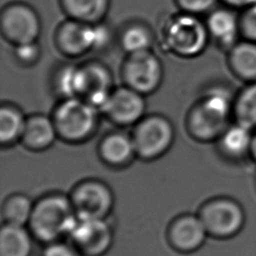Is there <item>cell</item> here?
I'll return each mask as SVG.
<instances>
[{"label":"cell","instance_id":"603a6c76","mask_svg":"<svg viewBox=\"0 0 256 256\" xmlns=\"http://www.w3.org/2000/svg\"><path fill=\"white\" fill-rule=\"evenodd\" d=\"M85 78V100L101 94L108 93L111 86V76L109 72L101 65L91 63L83 67Z\"/></svg>","mask_w":256,"mask_h":256},{"label":"cell","instance_id":"f1b7e54d","mask_svg":"<svg viewBox=\"0 0 256 256\" xmlns=\"http://www.w3.org/2000/svg\"><path fill=\"white\" fill-rule=\"evenodd\" d=\"M244 34L251 40H256V4L248 7L242 20Z\"/></svg>","mask_w":256,"mask_h":256},{"label":"cell","instance_id":"9c48e42d","mask_svg":"<svg viewBox=\"0 0 256 256\" xmlns=\"http://www.w3.org/2000/svg\"><path fill=\"white\" fill-rule=\"evenodd\" d=\"M1 29L4 36L15 45L35 42L40 33V21L30 6L14 3L2 11Z\"/></svg>","mask_w":256,"mask_h":256},{"label":"cell","instance_id":"ba28073f","mask_svg":"<svg viewBox=\"0 0 256 256\" xmlns=\"http://www.w3.org/2000/svg\"><path fill=\"white\" fill-rule=\"evenodd\" d=\"M162 73L160 61L149 50L129 54L123 66V78L127 86L142 95L157 89Z\"/></svg>","mask_w":256,"mask_h":256},{"label":"cell","instance_id":"4316f807","mask_svg":"<svg viewBox=\"0 0 256 256\" xmlns=\"http://www.w3.org/2000/svg\"><path fill=\"white\" fill-rule=\"evenodd\" d=\"M178 5L186 12L197 14L206 12L212 8L216 0H176Z\"/></svg>","mask_w":256,"mask_h":256},{"label":"cell","instance_id":"4fadbf2b","mask_svg":"<svg viewBox=\"0 0 256 256\" xmlns=\"http://www.w3.org/2000/svg\"><path fill=\"white\" fill-rule=\"evenodd\" d=\"M208 235L199 216L186 215L177 219L170 227L169 239L174 247L182 251L199 248Z\"/></svg>","mask_w":256,"mask_h":256},{"label":"cell","instance_id":"7402d4cb","mask_svg":"<svg viewBox=\"0 0 256 256\" xmlns=\"http://www.w3.org/2000/svg\"><path fill=\"white\" fill-rule=\"evenodd\" d=\"M59 92L66 98H79L84 95L85 78L83 67L68 66L63 68L56 79Z\"/></svg>","mask_w":256,"mask_h":256},{"label":"cell","instance_id":"484cf974","mask_svg":"<svg viewBox=\"0 0 256 256\" xmlns=\"http://www.w3.org/2000/svg\"><path fill=\"white\" fill-rule=\"evenodd\" d=\"M152 37L150 31L142 25H132L122 34L121 44L129 54L149 50Z\"/></svg>","mask_w":256,"mask_h":256},{"label":"cell","instance_id":"5bb4252c","mask_svg":"<svg viewBox=\"0 0 256 256\" xmlns=\"http://www.w3.org/2000/svg\"><path fill=\"white\" fill-rule=\"evenodd\" d=\"M253 140L252 129L236 123L227 127L219 137V146L223 154L232 160L250 157Z\"/></svg>","mask_w":256,"mask_h":256},{"label":"cell","instance_id":"30bf717a","mask_svg":"<svg viewBox=\"0 0 256 256\" xmlns=\"http://www.w3.org/2000/svg\"><path fill=\"white\" fill-rule=\"evenodd\" d=\"M74 245L87 256H99L112 242V232L103 218H78L70 232Z\"/></svg>","mask_w":256,"mask_h":256},{"label":"cell","instance_id":"44dd1931","mask_svg":"<svg viewBox=\"0 0 256 256\" xmlns=\"http://www.w3.org/2000/svg\"><path fill=\"white\" fill-rule=\"evenodd\" d=\"M26 118L21 111L13 106H2L0 110V140L9 144L21 138L24 132Z\"/></svg>","mask_w":256,"mask_h":256},{"label":"cell","instance_id":"6da1fadb","mask_svg":"<svg viewBox=\"0 0 256 256\" xmlns=\"http://www.w3.org/2000/svg\"><path fill=\"white\" fill-rule=\"evenodd\" d=\"M77 220L70 200L62 196H49L33 207L29 221L33 234L45 242L69 235Z\"/></svg>","mask_w":256,"mask_h":256},{"label":"cell","instance_id":"4dcf8cb0","mask_svg":"<svg viewBox=\"0 0 256 256\" xmlns=\"http://www.w3.org/2000/svg\"><path fill=\"white\" fill-rule=\"evenodd\" d=\"M227 4L235 6V7H243V6H251L256 4V0H224Z\"/></svg>","mask_w":256,"mask_h":256},{"label":"cell","instance_id":"ffe728a7","mask_svg":"<svg viewBox=\"0 0 256 256\" xmlns=\"http://www.w3.org/2000/svg\"><path fill=\"white\" fill-rule=\"evenodd\" d=\"M229 62L232 70L241 78L256 81V44L242 42L232 46Z\"/></svg>","mask_w":256,"mask_h":256},{"label":"cell","instance_id":"e0dca14e","mask_svg":"<svg viewBox=\"0 0 256 256\" xmlns=\"http://www.w3.org/2000/svg\"><path fill=\"white\" fill-rule=\"evenodd\" d=\"M32 248L29 233L23 226L6 224L0 233V256H29Z\"/></svg>","mask_w":256,"mask_h":256},{"label":"cell","instance_id":"8992f818","mask_svg":"<svg viewBox=\"0 0 256 256\" xmlns=\"http://www.w3.org/2000/svg\"><path fill=\"white\" fill-rule=\"evenodd\" d=\"M173 137L171 123L163 116L152 115L137 123L132 139L136 154L144 159H152L170 147Z\"/></svg>","mask_w":256,"mask_h":256},{"label":"cell","instance_id":"7c38bea8","mask_svg":"<svg viewBox=\"0 0 256 256\" xmlns=\"http://www.w3.org/2000/svg\"><path fill=\"white\" fill-rule=\"evenodd\" d=\"M144 110L145 102L142 94L127 86L111 93L104 113L117 124L131 125L141 120Z\"/></svg>","mask_w":256,"mask_h":256},{"label":"cell","instance_id":"d6986e66","mask_svg":"<svg viewBox=\"0 0 256 256\" xmlns=\"http://www.w3.org/2000/svg\"><path fill=\"white\" fill-rule=\"evenodd\" d=\"M207 29L224 46H234L238 32V22L234 14L219 9L212 12L207 20Z\"/></svg>","mask_w":256,"mask_h":256},{"label":"cell","instance_id":"1f68e13d","mask_svg":"<svg viewBox=\"0 0 256 256\" xmlns=\"http://www.w3.org/2000/svg\"><path fill=\"white\" fill-rule=\"evenodd\" d=\"M250 157L256 162V133L253 134V140H252V146H251Z\"/></svg>","mask_w":256,"mask_h":256},{"label":"cell","instance_id":"5b68a950","mask_svg":"<svg viewBox=\"0 0 256 256\" xmlns=\"http://www.w3.org/2000/svg\"><path fill=\"white\" fill-rule=\"evenodd\" d=\"M208 29L194 14L184 13L175 16L168 23L166 41L177 55L193 57L200 54L208 41Z\"/></svg>","mask_w":256,"mask_h":256},{"label":"cell","instance_id":"3957f363","mask_svg":"<svg viewBox=\"0 0 256 256\" xmlns=\"http://www.w3.org/2000/svg\"><path fill=\"white\" fill-rule=\"evenodd\" d=\"M97 112L86 100L66 98L57 106L52 118L57 135L70 142L86 139L96 128Z\"/></svg>","mask_w":256,"mask_h":256},{"label":"cell","instance_id":"cb8c5ba5","mask_svg":"<svg viewBox=\"0 0 256 256\" xmlns=\"http://www.w3.org/2000/svg\"><path fill=\"white\" fill-rule=\"evenodd\" d=\"M237 122L250 129L256 128V81L247 86L234 104Z\"/></svg>","mask_w":256,"mask_h":256},{"label":"cell","instance_id":"52a82bcc","mask_svg":"<svg viewBox=\"0 0 256 256\" xmlns=\"http://www.w3.org/2000/svg\"><path fill=\"white\" fill-rule=\"evenodd\" d=\"M56 40L62 52L70 56H78L90 49L106 45L109 31L102 25L87 24L72 19L59 28Z\"/></svg>","mask_w":256,"mask_h":256},{"label":"cell","instance_id":"8fae6325","mask_svg":"<svg viewBox=\"0 0 256 256\" xmlns=\"http://www.w3.org/2000/svg\"><path fill=\"white\" fill-rule=\"evenodd\" d=\"M71 203L78 218H103L113 203L112 193L101 182L87 181L73 192Z\"/></svg>","mask_w":256,"mask_h":256},{"label":"cell","instance_id":"7a4b0ae2","mask_svg":"<svg viewBox=\"0 0 256 256\" xmlns=\"http://www.w3.org/2000/svg\"><path fill=\"white\" fill-rule=\"evenodd\" d=\"M231 99L225 91L214 89L193 108L188 118L191 134L202 141L213 140L224 132Z\"/></svg>","mask_w":256,"mask_h":256},{"label":"cell","instance_id":"2e32d148","mask_svg":"<svg viewBox=\"0 0 256 256\" xmlns=\"http://www.w3.org/2000/svg\"><path fill=\"white\" fill-rule=\"evenodd\" d=\"M100 153L106 162L119 166L127 163L136 152L132 137L116 132L107 135L102 140Z\"/></svg>","mask_w":256,"mask_h":256},{"label":"cell","instance_id":"83f0119b","mask_svg":"<svg viewBox=\"0 0 256 256\" xmlns=\"http://www.w3.org/2000/svg\"><path fill=\"white\" fill-rule=\"evenodd\" d=\"M16 57L24 63L34 62L39 55V47L36 42H29L16 45L15 49Z\"/></svg>","mask_w":256,"mask_h":256},{"label":"cell","instance_id":"f546056e","mask_svg":"<svg viewBox=\"0 0 256 256\" xmlns=\"http://www.w3.org/2000/svg\"><path fill=\"white\" fill-rule=\"evenodd\" d=\"M43 256H77L75 251L63 243H52L44 251Z\"/></svg>","mask_w":256,"mask_h":256},{"label":"cell","instance_id":"9a60e30c","mask_svg":"<svg viewBox=\"0 0 256 256\" xmlns=\"http://www.w3.org/2000/svg\"><path fill=\"white\" fill-rule=\"evenodd\" d=\"M56 135L57 131L53 120L44 115L37 114L26 118L21 138L27 147L40 150L49 147L55 140Z\"/></svg>","mask_w":256,"mask_h":256},{"label":"cell","instance_id":"d4e9b609","mask_svg":"<svg viewBox=\"0 0 256 256\" xmlns=\"http://www.w3.org/2000/svg\"><path fill=\"white\" fill-rule=\"evenodd\" d=\"M30 199L24 195L9 197L3 205V217L7 224L24 226L30 221L33 211Z\"/></svg>","mask_w":256,"mask_h":256},{"label":"cell","instance_id":"277c9868","mask_svg":"<svg viewBox=\"0 0 256 256\" xmlns=\"http://www.w3.org/2000/svg\"><path fill=\"white\" fill-rule=\"evenodd\" d=\"M199 218L208 235L227 239L242 231L246 222V213L237 200L230 197H218L201 207Z\"/></svg>","mask_w":256,"mask_h":256},{"label":"cell","instance_id":"ac0fdd59","mask_svg":"<svg viewBox=\"0 0 256 256\" xmlns=\"http://www.w3.org/2000/svg\"><path fill=\"white\" fill-rule=\"evenodd\" d=\"M65 12L76 21L95 24L108 8L109 0H61Z\"/></svg>","mask_w":256,"mask_h":256}]
</instances>
